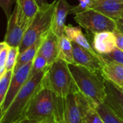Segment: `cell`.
I'll return each instance as SVG.
<instances>
[{"label": "cell", "instance_id": "cell-18", "mask_svg": "<svg viewBox=\"0 0 123 123\" xmlns=\"http://www.w3.org/2000/svg\"><path fill=\"white\" fill-rule=\"evenodd\" d=\"M48 33L43 35L34 44H32L31 46H30L29 48L25 49L23 52H22L19 54L16 66H15V68L14 69V71L17 70L22 66L30 62V61H32L34 60L35 57L37 55V54L39 51V49L41 47V45H42L46 35H48Z\"/></svg>", "mask_w": 123, "mask_h": 123}, {"label": "cell", "instance_id": "cell-11", "mask_svg": "<svg viewBox=\"0 0 123 123\" xmlns=\"http://www.w3.org/2000/svg\"><path fill=\"white\" fill-rule=\"evenodd\" d=\"M107 97L105 101L107 105L123 121V86L105 79Z\"/></svg>", "mask_w": 123, "mask_h": 123}, {"label": "cell", "instance_id": "cell-20", "mask_svg": "<svg viewBox=\"0 0 123 123\" xmlns=\"http://www.w3.org/2000/svg\"><path fill=\"white\" fill-rule=\"evenodd\" d=\"M59 58L65 61L68 63H74V50L71 40L63 35L59 38Z\"/></svg>", "mask_w": 123, "mask_h": 123}, {"label": "cell", "instance_id": "cell-35", "mask_svg": "<svg viewBox=\"0 0 123 123\" xmlns=\"http://www.w3.org/2000/svg\"><path fill=\"white\" fill-rule=\"evenodd\" d=\"M120 18H122V19H123V14L121 15V17Z\"/></svg>", "mask_w": 123, "mask_h": 123}, {"label": "cell", "instance_id": "cell-13", "mask_svg": "<svg viewBox=\"0 0 123 123\" xmlns=\"http://www.w3.org/2000/svg\"><path fill=\"white\" fill-rule=\"evenodd\" d=\"M92 48L99 55H108L117 48L114 32H102L93 34Z\"/></svg>", "mask_w": 123, "mask_h": 123}, {"label": "cell", "instance_id": "cell-7", "mask_svg": "<svg viewBox=\"0 0 123 123\" xmlns=\"http://www.w3.org/2000/svg\"><path fill=\"white\" fill-rule=\"evenodd\" d=\"M64 123H84V117L92 105L81 92L76 91L64 98Z\"/></svg>", "mask_w": 123, "mask_h": 123}, {"label": "cell", "instance_id": "cell-14", "mask_svg": "<svg viewBox=\"0 0 123 123\" xmlns=\"http://www.w3.org/2000/svg\"><path fill=\"white\" fill-rule=\"evenodd\" d=\"M27 30L19 25L17 20L16 12L13 9L12 15L7 19V27L4 41L12 47L19 48Z\"/></svg>", "mask_w": 123, "mask_h": 123}, {"label": "cell", "instance_id": "cell-21", "mask_svg": "<svg viewBox=\"0 0 123 123\" xmlns=\"http://www.w3.org/2000/svg\"><path fill=\"white\" fill-rule=\"evenodd\" d=\"M95 107L105 123H123V120L106 103L104 102Z\"/></svg>", "mask_w": 123, "mask_h": 123}, {"label": "cell", "instance_id": "cell-19", "mask_svg": "<svg viewBox=\"0 0 123 123\" xmlns=\"http://www.w3.org/2000/svg\"><path fill=\"white\" fill-rule=\"evenodd\" d=\"M81 27L80 26L74 27L71 25H66L64 33L71 40V42L76 43L80 46L92 52H96L92 48V46L90 45V43H89L87 38L82 32Z\"/></svg>", "mask_w": 123, "mask_h": 123}, {"label": "cell", "instance_id": "cell-31", "mask_svg": "<svg viewBox=\"0 0 123 123\" xmlns=\"http://www.w3.org/2000/svg\"><path fill=\"white\" fill-rule=\"evenodd\" d=\"M14 123H39L38 122L35 121V120H30V119H28L26 117H23L22 119L18 120L17 122Z\"/></svg>", "mask_w": 123, "mask_h": 123}, {"label": "cell", "instance_id": "cell-34", "mask_svg": "<svg viewBox=\"0 0 123 123\" xmlns=\"http://www.w3.org/2000/svg\"><path fill=\"white\" fill-rule=\"evenodd\" d=\"M40 123H64L63 122H58V121H44Z\"/></svg>", "mask_w": 123, "mask_h": 123}, {"label": "cell", "instance_id": "cell-28", "mask_svg": "<svg viewBox=\"0 0 123 123\" xmlns=\"http://www.w3.org/2000/svg\"><path fill=\"white\" fill-rule=\"evenodd\" d=\"M102 56L105 59L115 61L118 63L123 64V51L118 49L117 48H115V50H113L111 53H110L108 55H102Z\"/></svg>", "mask_w": 123, "mask_h": 123}, {"label": "cell", "instance_id": "cell-25", "mask_svg": "<svg viewBox=\"0 0 123 123\" xmlns=\"http://www.w3.org/2000/svg\"><path fill=\"white\" fill-rule=\"evenodd\" d=\"M10 47L11 46L5 41H2L0 43V76L6 71V63Z\"/></svg>", "mask_w": 123, "mask_h": 123}, {"label": "cell", "instance_id": "cell-5", "mask_svg": "<svg viewBox=\"0 0 123 123\" xmlns=\"http://www.w3.org/2000/svg\"><path fill=\"white\" fill-rule=\"evenodd\" d=\"M57 0L40 7L29 28L25 33L19 46V53L34 44L40 37L51 30L53 17Z\"/></svg>", "mask_w": 123, "mask_h": 123}, {"label": "cell", "instance_id": "cell-23", "mask_svg": "<svg viewBox=\"0 0 123 123\" xmlns=\"http://www.w3.org/2000/svg\"><path fill=\"white\" fill-rule=\"evenodd\" d=\"M13 73V71H7L0 76V105L3 103L6 94L9 90Z\"/></svg>", "mask_w": 123, "mask_h": 123}, {"label": "cell", "instance_id": "cell-32", "mask_svg": "<svg viewBox=\"0 0 123 123\" xmlns=\"http://www.w3.org/2000/svg\"><path fill=\"white\" fill-rule=\"evenodd\" d=\"M117 29L123 32V19L122 18L118 19L117 20Z\"/></svg>", "mask_w": 123, "mask_h": 123}, {"label": "cell", "instance_id": "cell-24", "mask_svg": "<svg viewBox=\"0 0 123 123\" xmlns=\"http://www.w3.org/2000/svg\"><path fill=\"white\" fill-rule=\"evenodd\" d=\"M19 54V48L18 47H10L6 63V68L5 71H13L15 68L17 61L18 58V55Z\"/></svg>", "mask_w": 123, "mask_h": 123}, {"label": "cell", "instance_id": "cell-4", "mask_svg": "<svg viewBox=\"0 0 123 123\" xmlns=\"http://www.w3.org/2000/svg\"><path fill=\"white\" fill-rule=\"evenodd\" d=\"M44 85L63 98L78 91L68 63L61 58L49 66L44 79Z\"/></svg>", "mask_w": 123, "mask_h": 123}, {"label": "cell", "instance_id": "cell-2", "mask_svg": "<svg viewBox=\"0 0 123 123\" xmlns=\"http://www.w3.org/2000/svg\"><path fill=\"white\" fill-rule=\"evenodd\" d=\"M68 67L78 91L94 107L103 104L107 93L105 78L102 74L93 72L75 63H68Z\"/></svg>", "mask_w": 123, "mask_h": 123}, {"label": "cell", "instance_id": "cell-8", "mask_svg": "<svg viewBox=\"0 0 123 123\" xmlns=\"http://www.w3.org/2000/svg\"><path fill=\"white\" fill-rule=\"evenodd\" d=\"M32 61H30L22 66L17 70L14 71L9 90L6 94L3 103L0 105V116L2 115L6 111V110L9 108L12 102L14 99L15 97L18 94V92L29 79Z\"/></svg>", "mask_w": 123, "mask_h": 123}, {"label": "cell", "instance_id": "cell-26", "mask_svg": "<svg viewBox=\"0 0 123 123\" xmlns=\"http://www.w3.org/2000/svg\"><path fill=\"white\" fill-rule=\"evenodd\" d=\"M84 120V123H105L93 105L87 110Z\"/></svg>", "mask_w": 123, "mask_h": 123}, {"label": "cell", "instance_id": "cell-30", "mask_svg": "<svg viewBox=\"0 0 123 123\" xmlns=\"http://www.w3.org/2000/svg\"><path fill=\"white\" fill-rule=\"evenodd\" d=\"M116 36L117 48L123 51V32L120 31L117 28L114 31Z\"/></svg>", "mask_w": 123, "mask_h": 123}, {"label": "cell", "instance_id": "cell-15", "mask_svg": "<svg viewBox=\"0 0 123 123\" xmlns=\"http://www.w3.org/2000/svg\"><path fill=\"white\" fill-rule=\"evenodd\" d=\"M90 9L97 10L110 18L117 20L123 13V1L92 0Z\"/></svg>", "mask_w": 123, "mask_h": 123}, {"label": "cell", "instance_id": "cell-33", "mask_svg": "<svg viewBox=\"0 0 123 123\" xmlns=\"http://www.w3.org/2000/svg\"><path fill=\"white\" fill-rule=\"evenodd\" d=\"M35 1L37 2V5L40 7L45 4H46L48 2H47V0H35Z\"/></svg>", "mask_w": 123, "mask_h": 123}, {"label": "cell", "instance_id": "cell-16", "mask_svg": "<svg viewBox=\"0 0 123 123\" xmlns=\"http://www.w3.org/2000/svg\"><path fill=\"white\" fill-rule=\"evenodd\" d=\"M38 53L42 55L51 66L59 58V37L50 30L46 35Z\"/></svg>", "mask_w": 123, "mask_h": 123}, {"label": "cell", "instance_id": "cell-12", "mask_svg": "<svg viewBox=\"0 0 123 123\" xmlns=\"http://www.w3.org/2000/svg\"><path fill=\"white\" fill-rule=\"evenodd\" d=\"M73 6L67 0H57L53 17L51 30L59 38L65 35L66 17L70 14Z\"/></svg>", "mask_w": 123, "mask_h": 123}, {"label": "cell", "instance_id": "cell-17", "mask_svg": "<svg viewBox=\"0 0 123 123\" xmlns=\"http://www.w3.org/2000/svg\"><path fill=\"white\" fill-rule=\"evenodd\" d=\"M102 75L103 77L113 83L123 86V64L115 61L103 58Z\"/></svg>", "mask_w": 123, "mask_h": 123}, {"label": "cell", "instance_id": "cell-36", "mask_svg": "<svg viewBox=\"0 0 123 123\" xmlns=\"http://www.w3.org/2000/svg\"><path fill=\"white\" fill-rule=\"evenodd\" d=\"M120 1H123V0H120Z\"/></svg>", "mask_w": 123, "mask_h": 123}, {"label": "cell", "instance_id": "cell-10", "mask_svg": "<svg viewBox=\"0 0 123 123\" xmlns=\"http://www.w3.org/2000/svg\"><path fill=\"white\" fill-rule=\"evenodd\" d=\"M39 9L35 0H17L14 10L18 24L27 30Z\"/></svg>", "mask_w": 123, "mask_h": 123}, {"label": "cell", "instance_id": "cell-29", "mask_svg": "<svg viewBox=\"0 0 123 123\" xmlns=\"http://www.w3.org/2000/svg\"><path fill=\"white\" fill-rule=\"evenodd\" d=\"M16 1L17 0H0V6L3 9L7 19L12 15V6L16 3Z\"/></svg>", "mask_w": 123, "mask_h": 123}, {"label": "cell", "instance_id": "cell-27", "mask_svg": "<svg viewBox=\"0 0 123 123\" xmlns=\"http://www.w3.org/2000/svg\"><path fill=\"white\" fill-rule=\"evenodd\" d=\"M92 3V0H79V4L77 6H73L70 14H78L89 9Z\"/></svg>", "mask_w": 123, "mask_h": 123}, {"label": "cell", "instance_id": "cell-6", "mask_svg": "<svg viewBox=\"0 0 123 123\" xmlns=\"http://www.w3.org/2000/svg\"><path fill=\"white\" fill-rule=\"evenodd\" d=\"M74 20L80 27L92 34L102 32H114L117 28V20L93 9L75 14Z\"/></svg>", "mask_w": 123, "mask_h": 123}, {"label": "cell", "instance_id": "cell-22", "mask_svg": "<svg viewBox=\"0 0 123 123\" xmlns=\"http://www.w3.org/2000/svg\"><path fill=\"white\" fill-rule=\"evenodd\" d=\"M49 66H50L48 63V61L45 59V58H44L42 55H40V53H37V55L35 57V58L32 61L29 79H30L32 76H33L36 74H37L43 70H45Z\"/></svg>", "mask_w": 123, "mask_h": 123}, {"label": "cell", "instance_id": "cell-9", "mask_svg": "<svg viewBox=\"0 0 123 123\" xmlns=\"http://www.w3.org/2000/svg\"><path fill=\"white\" fill-rule=\"evenodd\" d=\"M74 63L84 66L87 69L102 74L103 58L97 52H92L76 43L72 42Z\"/></svg>", "mask_w": 123, "mask_h": 123}, {"label": "cell", "instance_id": "cell-37", "mask_svg": "<svg viewBox=\"0 0 123 123\" xmlns=\"http://www.w3.org/2000/svg\"></svg>", "mask_w": 123, "mask_h": 123}, {"label": "cell", "instance_id": "cell-1", "mask_svg": "<svg viewBox=\"0 0 123 123\" xmlns=\"http://www.w3.org/2000/svg\"><path fill=\"white\" fill-rule=\"evenodd\" d=\"M64 98L44 85L37 92L28 107L25 117L38 123L44 121L63 122Z\"/></svg>", "mask_w": 123, "mask_h": 123}, {"label": "cell", "instance_id": "cell-3", "mask_svg": "<svg viewBox=\"0 0 123 123\" xmlns=\"http://www.w3.org/2000/svg\"><path fill=\"white\" fill-rule=\"evenodd\" d=\"M48 68L36 74L27 81L6 111L0 116V123H16L25 117L33 97L43 85Z\"/></svg>", "mask_w": 123, "mask_h": 123}]
</instances>
